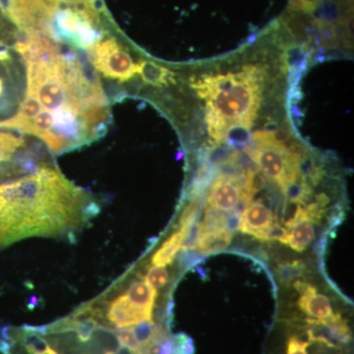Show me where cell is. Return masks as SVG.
<instances>
[{"mask_svg":"<svg viewBox=\"0 0 354 354\" xmlns=\"http://www.w3.org/2000/svg\"><path fill=\"white\" fill-rule=\"evenodd\" d=\"M95 214L82 189L55 167H41L0 184V247L30 236L71 235Z\"/></svg>","mask_w":354,"mask_h":354,"instance_id":"1","label":"cell"},{"mask_svg":"<svg viewBox=\"0 0 354 354\" xmlns=\"http://www.w3.org/2000/svg\"><path fill=\"white\" fill-rule=\"evenodd\" d=\"M264 70L246 65L239 72L202 75L191 82L206 102L207 127L216 144L245 147L262 101Z\"/></svg>","mask_w":354,"mask_h":354,"instance_id":"2","label":"cell"},{"mask_svg":"<svg viewBox=\"0 0 354 354\" xmlns=\"http://www.w3.org/2000/svg\"><path fill=\"white\" fill-rule=\"evenodd\" d=\"M244 151L263 174L276 183L281 190L288 183L300 178L297 165L304 153L288 148L274 132H256L244 147Z\"/></svg>","mask_w":354,"mask_h":354,"instance_id":"3","label":"cell"},{"mask_svg":"<svg viewBox=\"0 0 354 354\" xmlns=\"http://www.w3.org/2000/svg\"><path fill=\"white\" fill-rule=\"evenodd\" d=\"M88 51L91 64L106 78L127 82L137 74L131 55L114 39L99 41Z\"/></svg>","mask_w":354,"mask_h":354,"instance_id":"4","label":"cell"},{"mask_svg":"<svg viewBox=\"0 0 354 354\" xmlns=\"http://www.w3.org/2000/svg\"><path fill=\"white\" fill-rule=\"evenodd\" d=\"M310 342H319L332 348H341L351 339V330L341 314H333L323 320L306 319Z\"/></svg>","mask_w":354,"mask_h":354,"instance_id":"5","label":"cell"},{"mask_svg":"<svg viewBox=\"0 0 354 354\" xmlns=\"http://www.w3.org/2000/svg\"><path fill=\"white\" fill-rule=\"evenodd\" d=\"M143 321H153V312L146 311L133 304L125 293L113 298L102 312V328L109 330H113V327L116 329L132 327Z\"/></svg>","mask_w":354,"mask_h":354,"instance_id":"6","label":"cell"},{"mask_svg":"<svg viewBox=\"0 0 354 354\" xmlns=\"http://www.w3.org/2000/svg\"><path fill=\"white\" fill-rule=\"evenodd\" d=\"M288 235L285 245H288L297 252H304L315 239L314 223L305 213L304 206L297 205L292 218L285 223Z\"/></svg>","mask_w":354,"mask_h":354,"instance_id":"7","label":"cell"},{"mask_svg":"<svg viewBox=\"0 0 354 354\" xmlns=\"http://www.w3.org/2000/svg\"><path fill=\"white\" fill-rule=\"evenodd\" d=\"M242 184L225 177L218 176L209 188V206L223 213H230L241 202Z\"/></svg>","mask_w":354,"mask_h":354,"instance_id":"8","label":"cell"},{"mask_svg":"<svg viewBox=\"0 0 354 354\" xmlns=\"http://www.w3.org/2000/svg\"><path fill=\"white\" fill-rule=\"evenodd\" d=\"M274 213L267 205L258 200L250 203L242 213L241 230L243 234L256 235L274 223Z\"/></svg>","mask_w":354,"mask_h":354,"instance_id":"9","label":"cell"},{"mask_svg":"<svg viewBox=\"0 0 354 354\" xmlns=\"http://www.w3.org/2000/svg\"><path fill=\"white\" fill-rule=\"evenodd\" d=\"M297 305L305 315L313 319H319V320L329 318L334 314L329 297L317 293L315 288L301 293Z\"/></svg>","mask_w":354,"mask_h":354,"instance_id":"10","label":"cell"},{"mask_svg":"<svg viewBox=\"0 0 354 354\" xmlns=\"http://www.w3.org/2000/svg\"><path fill=\"white\" fill-rule=\"evenodd\" d=\"M136 72L144 82L155 87H169L176 84V74L167 67L149 60H141L136 64Z\"/></svg>","mask_w":354,"mask_h":354,"instance_id":"11","label":"cell"},{"mask_svg":"<svg viewBox=\"0 0 354 354\" xmlns=\"http://www.w3.org/2000/svg\"><path fill=\"white\" fill-rule=\"evenodd\" d=\"M232 236L234 234L225 232V230L201 232L196 249L202 255L221 252L232 243Z\"/></svg>","mask_w":354,"mask_h":354,"instance_id":"12","label":"cell"},{"mask_svg":"<svg viewBox=\"0 0 354 354\" xmlns=\"http://www.w3.org/2000/svg\"><path fill=\"white\" fill-rule=\"evenodd\" d=\"M125 295L139 308L153 312V305L157 298V290L149 286L146 281H140V279L132 281L128 286Z\"/></svg>","mask_w":354,"mask_h":354,"instance_id":"13","label":"cell"},{"mask_svg":"<svg viewBox=\"0 0 354 354\" xmlns=\"http://www.w3.org/2000/svg\"><path fill=\"white\" fill-rule=\"evenodd\" d=\"M183 230L179 228V230L174 232L162 244V246L153 253L151 262L153 266H158V267H165V266L171 265L176 259V254L180 249L181 243L183 241Z\"/></svg>","mask_w":354,"mask_h":354,"instance_id":"14","label":"cell"},{"mask_svg":"<svg viewBox=\"0 0 354 354\" xmlns=\"http://www.w3.org/2000/svg\"><path fill=\"white\" fill-rule=\"evenodd\" d=\"M24 144L25 140L19 135L0 131V165L10 162L13 156Z\"/></svg>","mask_w":354,"mask_h":354,"instance_id":"15","label":"cell"},{"mask_svg":"<svg viewBox=\"0 0 354 354\" xmlns=\"http://www.w3.org/2000/svg\"><path fill=\"white\" fill-rule=\"evenodd\" d=\"M305 264L302 261L295 260L292 262L281 263L277 268V276H278L279 283L281 285L290 286L295 283L298 278L304 276Z\"/></svg>","mask_w":354,"mask_h":354,"instance_id":"16","label":"cell"},{"mask_svg":"<svg viewBox=\"0 0 354 354\" xmlns=\"http://www.w3.org/2000/svg\"><path fill=\"white\" fill-rule=\"evenodd\" d=\"M73 329L72 332H75L79 341L81 342H88L92 339V335L97 330L99 323L93 317H87V318L75 319L73 317Z\"/></svg>","mask_w":354,"mask_h":354,"instance_id":"17","label":"cell"},{"mask_svg":"<svg viewBox=\"0 0 354 354\" xmlns=\"http://www.w3.org/2000/svg\"><path fill=\"white\" fill-rule=\"evenodd\" d=\"M225 215L223 212L218 211L213 207H207L205 211L204 220L201 223V232H213V230H223Z\"/></svg>","mask_w":354,"mask_h":354,"instance_id":"18","label":"cell"},{"mask_svg":"<svg viewBox=\"0 0 354 354\" xmlns=\"http://www.w3.org/2000/svg\"><path fill=\"white\" fill-rule=\"evenodd\" d=\"M288 235V228L281 225L279 221H276L269 227L259 232L255 237L263 241H278L281 244H286Z\"/></svg>","mask_w":354,"mask_h":354,"instance_id":"19","label":"cell"},{"mask_svg":"<svg viewBox=\"0 0 354 354\" xmlns=\"http://www.w3.org/2000/svg\"><path fill=\"white\" fill-rule=\"evenodd\" d=\"M183 230V241L180 248L184 250H194L197 248L198 241L201 235V223L196 221L186 227H180Z\"/></svg>","mask_w":354,"mask_h":354,"instance_id":"20","label":"cell"},{"mask_svg":"<svg viewBox=\"0 0 354 354\" xmlns=\"http://www.w3.org/2000/svg\"><path fill=\"white\" fill-rule=\"evenodd\" d=\"M146 283L155 290L165 288L169 283V272L165 267L153 266L148 270L145 276Z\"/></svg>","mask_w":354,"mask_h":354,"instance_id":"21","label":"cell"},{"mask_svg":"<svg viewBox=\"0 0 354 354\" xmlns=\"http://www.w3.org/2000/svg\"><path fill=\"white\" fill-rule=\"evenodd\" d=\"M133 332L137 341L139 342L142 349L148 346L153 339V332H155V323L153 321H143L132 326Z\"/></svg>","mask_w":354,"mask_h":354,"instance_id":"22","label":"cell"},{"mask_svg":"<svg viewBox=\"0 0 354 354\" xmlns=\"http://www.w3.org/2000/svg\"><path fill=\"white\" fill-rule=\"evenodd\" d=\"M118 339L120 346H124L133 349V351H142L139 342L137 341L133 332L132 327L122 328V329H116L111 330Z\"/></svg>","mask_w":354,"mask_h":354,"instance_id":"23","label":"cell"},{"mask_svg":"<svg viewBox=\"0 0 354 354\" xmlns=\"http://www.w3.org/2000/svg\"><path fill=\"white\" fill-rule=\"evenodd\" d=\"M176 342L177 354H195V344L192 337L185 334L179 333L174 335Z\"/></svg>","mask_w":354,"mask_h":354,"instance_id":"24","label":"cell"},{"mask_svg":"<svg viewBox=\"0 0 354 354\" xmlns=\"http://www.w3.org/2000/svg\"><path fill=\"white\" fill-rule=\"evenodd\" d=\"M242 223V214L236 211H232L225 215V225L223 230L230 234H234L241 230Z\"/></svg>","mask_w":354,"mask_h":354,"instance_id":"25","label":"cell"},{"mask_svg":"<svg viewBox=\"0 0 354 354\" xmlns=\"http://www.w3.org/2000/svg\"><path fill=\"white\" fill-rule=\"evenodd\" d=\"M309 341H301L297 337H291L288 342L286 354H308L307 348L310 346Z\"/></svg>","mask_w":354,"mask_h":354,"instance_id":"26","label":"cell"},{"mask_svg":"<svg viewBox=\"0 0 354 354\" xmlns=\"http://www.w3.org/2000/svg\"><path fill=\"white\" fill-rule=\"evenodd\" d=\"M115 353L116 354H144L142 351H133V349L124 348V346H120Z\"/></svg>","mask_w":354,"mask_h":354,"instance_id":"27","label":"cell"},{"mask_svg":"<svg viewBox=\"0 0 354 354\" xmlns=\"http://www.w3.org/2000/svg\"><path fill=\"white\" fill-rule=\"evenodd\" d=\"M38 304V298L32 297L31 299H30L29 307L30 308H35Z\"/></svg>","mask_w":354,"mask_h":354,"instance_id":"28","label":"cell"},{"mask_svg":"<svg viewBox=\"0 0 354 354\" xmlns=\"http://www.w3.org/2000/svg\"><path fill=\"white\" fill-rule=\"evenodd\" d=\"M4 92V80L1 76H0V97H1L2 94Z\"/></svg>","mask_w":354,"mask_h":354,"instance_id":"29","label":"cell"},{"mask_svg":"<svg viewBox=\"0 0 354 354\" xmlns=\"http://www.w3.org/2000/svg\"><path fill=\"white\" fill-rule=\"evenodd\" d=\"M106 354H116L115 351H109V353H106Z\"/></svg>","mask_w":354,"mask_h":354,"instance_id":"30","label":"cell"}]
</instances>
